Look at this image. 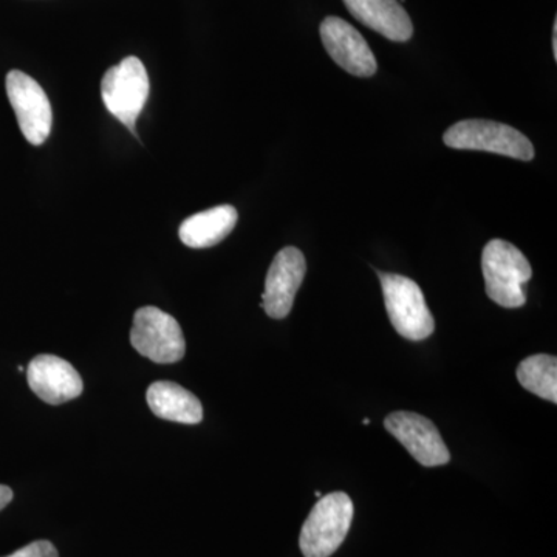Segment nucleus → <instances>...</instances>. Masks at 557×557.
<instances>
[{
    "label": "nucleus",
    "instance_id": "nucleus-10",
    "mask_svg": "<svg viewBox=\"0 0 557 557\" xmlns=\"http://www.w3.org/2000/svg\"><path fill=\"white\" fill-rule=\"evenodd\" d=\"M306 273V258L298 248L287 247L277 252L267 274L262 296L263 310L270 318L288 317Z\"/></svg>",
    "mask_w": 557,
    "mask_h": 557
},
{
    "label": "nucleus",
    "instance_id": "nucleus-3",
    "mask_svg": "<svg viewBox=\"0 0 557 557\" xmlns=\"http://www.w3.org/2000/svg\"><path fill=\"white\" fill-rule=\"evenodd\" d=\"M376 274L381 278L388 319L398 335L410 341L429 338L434 333L435 321L417 282L399 274L381 271Z\"/></svg>",
    "mask_w": 557,
    "mask_h": 557
},
{
    "label": "nucleus",
    "instance_id": "nucleus-12",
    "mask_svg": "<svg viewBox=\"0 0 557 557\" xmlns=\"http://www.w3.org/2000/svg\"><path fill=\"white\" fill-rule=\"evenodd\" d=\"M355 20L394 42L412 38L413 25L398 0H343Z\"/></svg>",
    "mask_w": 557,
    "mask_h": 557
},
{
    "label": "nucleus",
    "instance_id": "nucleus-11",
    "mask_svg": "<svg viewBox=\"0 0 557 557\" xmlns=\"http://www.w3.org/2000/svg\"><path fill=\"white\" fill-rule=\"evenodd\" d=\"M28 386L42 401L58 406L78 398L84 391L78 370L54 355L33 358L27 369Z\"/></svg>",
    "mask_w": 557,
    "mask_h": 557
},
{
    "label": "nucleus",
    "instance_id": "nucleus-16",
    "mask_svg": "<svg viewBox=\"0 0 557 557\" xmlns=\"http://www.w3.org/2000/svg\"><path fill=\"white\" fill-rule=\"evenodd\" d=\"M5 557H60L58 549L49 541H35L17 549L13 555Z\"/></svg>",
    "mask_w": 557,
    "mask_h": 557
},
{
    "label": "nucleus",
    "instance_id": "nucleus-8",
    "mask_svg": "<svg viewBox=\"0 0 557 557\" xmlns=\"http://www.w3.org/2000/svg\"><path fill=\"white\" fill-rule=\"evenodd\" d=\"M384 426L423 467H442L449 463V449L446 448L438 429L429 418L399 410L386 418Z\"/></svg>",
    "mask_w": 557,
    "mask_h": 557
},
{
    "label": "nucleus",
    "instance_id": "nucleus-13",
    "mask_svg": "<svg viewBox=\"0 0 557 557\" xmlns=\"http://www.w3.org/2000/svg\"><path fill=\"white\" fill-rule=\"evenodd\" d=\"M153 416L182 424H199L203 420V406L196 395L171 381L150 384L146 394Z\"/></svg>",
    "mask_w": 557,
    "mask_h": 557
},
{
    "label": "nucleus",
    "instance_id": "nucleus-14",
    "mask_svg": "<svg viewBox=\"0 0 557 557\" xmlns=\"http://www.w3.org/2000/svg\"><path fill=\"white\" fill-rule=\"evenodd\" d=\"M236 208L231 205H222L190 215L182 223L178 230L180 240L189 248H211L230 236L236 226Z\"/></svg>",
    "mask_w": 557,
    "mask_h": 557
},
{
    "label": "nucleus",
    "instance_id": "nucleus-19",
    "mask_svg": "<svg viewBox=\"0 0 557 557\" xmlns=\"http://www.w3.org/2000/svg\"><path fill=\"white\" fill-rule=\"evenodd\" d=\"M362 424H364V426H369V424H370L369 418H364V420H362Z\"/></svg>",
    "mask_w": 557,
    "mask_h": 557
},
{
    "label": "nucleus",
    "instance_id": "nucleus-7",
    "mask_svg": "<svg viewBox=\"0 0 557 557\" xmlns=\"http://www.w3.org/2000/svg\"><path fill=\"white\" fill-rule=\"evenodd\" d=\"M5 84L7 95L25 139L33 146L44 145L53 124V112L46 91L32 76L20 70H11Z\"/></svg>",
    "mask_w": 557,
    "mask_h": 557
},
{
    "label": "nucleus",
    "instance_id": "nucleus-5",
    "mask_svg": "<svg viewBox=\"0 0 557 557\" xmlns=\"http://www.w3.org/2000/svg\"><path fill=\"white\" fill-rule=\"evenodd\" d=\"M149 76L138 58L129 57L110 67L101 81L106 108L135 134V123L149 98Z\"/></svg>",
    "mask_w": 557,
    "mask_h": 557
},
{
    "label": "nucleus",
    "instance_id": "nucleus-18",
    "mask_svg": "<svg viewBox=\"0 0 557 557\" xmlns=\"http://www.w3.org/2000/svg\"><path fill=\"white\" fill-rule=\"evenodd\" d=\"M553 53L557 58V22H555V27H553Z\"/></svg>",
    "mask_w": 557,
    "mask_h": 557
},
{
    "label": "nucleus",
    "instance_id": "nucleus-4",
    "mask_svg": "<svg viewBox=\"0 0 557 557\" xmlns=\"http://www.w3.org/2000/svg\"><path fill=\"white\" fill-rule=\"evenodd\" d=\"M443 141L458 150H485L522 161L534 159L533 143L522 132L496 121H460L445 132Z\"/></svg>",
    "mask_w": 557,
    "mask_h": 557
},
{
    "label": "nucleus",
    "instance_id": "nucleus-1",
    "mask_svg": "<svg viewBox=\"0 0 557 557\" xmlns=\"http://www.w3.org/2000/svg\"><path fill=\"white\" fill-rule=\"evenodd\" d=\"M487 298L505 309L525 306V284L533 276L530 262L523 252L509 242L494 239L482 255Z\"/></svg>",
    "mask_w": 557,
    "mask_h": 557
},
{
    "label": "nucleus",
    "instance_id": "nucleus-2",
    "mask_svg": "<svg viewBox=\"0 0 557 557\" xmlns=\"http://www.w3.org/2000/svg\"><path fill=\"white\" fill-rule=\"evenodd\" d=\"M354 502L346 493L321 497L300 530L299 547L306 557H330L343 544L354 520Z\"/></svg>",
    "mask_w": 557,
    "mask_h": 557
},
{
    "label": "nucleus",
    "instance_id": "nucleus-17",
    "mask_svg": "<svg viewBox=\"0 0 557 557\" xmlns=\"http://www.w3.org/2000/svg\"><path fill=\"white\" fill-rule=\"evenodd\" d=\"M14 494L13 490L7 485H0V511L13 500Z\"/></svg>",
    "mask_w": 557,
    "mask_h": 557
},
{
    "label": "nucleus",
    "instance_id": "nucleus-15",
    "mask_svg": "<svg viewBox=\"0 0 557 557\" xmlns=\"http://www.w3.org/2000/svg\"><path fill=\"white\" fill-rule=\"evenodd\" d=\"M518 380L523 388L539 398L557 403V359L549 355H534L523 359L518 368Z\"/></svg>",
    "mask_w": 557,
    "mask_h": 557
},
{
    "label": "nucleus",
    "instance_id": "nucleus-6",
    "mask_svg": "<svg viewBox=\"0 0 557 557\" xmlns=\"http://www.w3.org/2000/svg\"><path fill=\"white\" fill-rule=\"evenodd\" d=\"M131 344L139 355L157 364H174L186 354V341L177 319L157 307L135 311Z\"/></svg>",
    "mask_w": 557,
    "mask_h": 557
},
{
    "label": "nucleus",
    "instance_id": "nucleus-9",
    "mask_svg": "<svg viewBox=\"0 0 557 557\" xmlns=\"http://www.w3.org/2000/svg\"><path fill=\"white\" fill-rule=\"evenodd\" d=\"M319 33L325 50L341 69L359 78L375 75L379 69L375 54L354 25L341 17L330 16L322 21Z\"/></svg>",
    "mask_w": 557,
    "mask_h": 557
},
{
    "label": "nucleus",
    "instance_id": "nucleus-20",
    "mask_svg": "<svg viewBox=\"0 0 557 557\" xmlns=\"http://www.w3.org/2000/svg\"><path fill=\"white\" fill-rule=\"evenodd\" d=\"M314 496L321 498L322 497L321 491H317V493H314Z\"/></svg>",
    "mask_w": 557,
    "mask_h": 557
}]
</instances>
